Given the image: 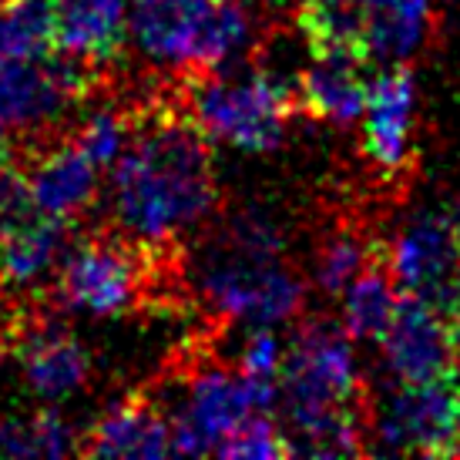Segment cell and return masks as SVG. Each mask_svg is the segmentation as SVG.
<instances>
[{
    "instance_id": "2",
    "label": "cell",
    "mask_w": 460,
    "mask_h": 460,
    "mask_svg": "<svg viewBox=\"0 0 460 460\" xmlns=\"http://www.w3.org/2000/svg\"><path fill=\"white\" fill-rule=\"evenodd\" d=\"M296 108V77L259 67L239 77L189 75V115L208 141H229L245 152H269L282 141Z\"/></svg>"
},
{
    "instance_id": "3",
    "label": "cell",
    "mask_w": 460,
    "mask_h": 460,
    "mask_svg": "<svg viewBox=\"0 0 460 460\" xmlns=\"http://www.w3.org/2000/svg\"><path fill=\"white\" fill-rule=\"evenodd\" d=\"M279 400L286 417L326 407H357L359 376L349 332L330 320H306L282 353Z\"/></svg>"
},
{
    "instance_id": "14",
    "label": "cell",
    "mask_w": 460,
    "mask_h": 460,
    "mask_svg": "<svg viewBox=\"0 0 460 460\" xmlns=\"http://www.w3.org/2000/svg\"><path fill=\"white\" fill-rule=\"evenodd\" d=\"M24 172L40 216L75 222L98 195V168L71 138L61 141L58 148L34 155Z\"/></svg>"
},
{
    "instance_id": "19",
    "label": "cell",
    "mask_w": 460,
    "mask_h": 460,
    "mask_svg": "<svg viewBox=\"0 0 460 460\" xmlns=\"http://www.w3.org/2000/svg\"><path fill=\"white\" fill-rule=\"evenodd\" d=\"M296 27L313 58H346L359 65L370 61L363 40V0H303L296 11Z\"/></svg>"
},
{
    "instance_id": "8",
    "label": "cell",
    "mask_w": 460,
    "mask_h": 460,
    "mask_svg": "<svg viewBox=\"0 0 460 460\" xmlns=\"http://www.w3.org/2000/svg\"><path fill=\"white\" fill-rule=\"evenodd\" d=\"M460 370L434 384H403L384 407L376 434L390 450L420 457H460Z\"/></svg>"
},
{
    "instance_id": "22",
    "label": "cell",
    "mask_w": 460,
    "mask_h": 460,
    "mask_svg": "<svg viewBox=\"0 0 460 460\" xmlns=\"http://www.w3.org/2000/svg\"><path fill=\"white\" fill-rule=\"evenodd\" d=\"M343 296V330L349 332V340H384L396 306L386 252L370 269H363L357 279L346 286Z\"/></svg>"
},
{
    "instance_id": "28",
    "label": "cell",
    "mask_w": 460,
    "mask_h": 460,
    "mask_svg": "<svg viewBox=\"0 0 460 460\" xmlns=\"http://www.w3.org/2000/svg\"><path fill=\"white\" fill-rule=\"evenodd\" d=\"M279 367H282L279 336L269 330V326H256V332L249 336V343L243 349L239 373L256 376V380H279Z\"/></svg>"
},
{
    "instance_id": "16",
    "label": "cell",
    "mask_w": 460,
    "mask_h": 460,
    "mask_svg": "<svg viewBox=\"0 0 460 460\" xmlns=\"http://www.w3.org/2000/svg\"><path fill=\"white\" fill-rule=\"evenodd\" d=\"M359 67H363L359 61L346 58H313V65L296 77V108L332 125L359 121L367 111V91H370Z\"/></svg>"
},
{
    "instance_id": "6",
    "label": "cell",
    "mask_w": 460,
    "mask_h": 460,
    "mask_svg": "<svg viewBox=\"0 0 460 460\" xmlns=\"http://www.w3.org/2000/svg\"><path fill=\"white\" fill-rule=\"evenodd\" d=\"M94 61L54 48L34 61H0V125L34 131L54 125L94 84Z\"/></svg>"
},
{
    "instance_id": "7",
    "label": "cell",
    "mask_w": 460,
    "mask_h": 460,
    "mask_svg": "<svg viewBox=\"0 0 460 460\" xmlns=\"http://www.w3.org/2000/svg\"><path fill=\"white\" fill-rule=\"evenodd\" d=\"M386 269L400 289L447 316L460 306V239L450 216H420L386 245Z\"/></svg>"
},
{
    "instance_id": "11",
    "label": "cell",
    "mask_w": 460,
    "mask_h": 460,
    "mask_svg": "<svg viewBox=\"0 0 460 460\" xmlns=\"http://www.w3.org/2000/svg\"><path fill=\"white\" fill-rule=\"evenodd\" d=\"M413 104H417V88L410 67L396 65L370 81L367 111H363V152L370 155L373 165L400 172L413 162L410 152Z\"/></svg>"
},
{
    "instance_id": "17",
    "label": "cell",
    "mask_w": 460,
    "mask_h": 460,
    "mask_svg": "<svg viewBox=\"0 0 460 460\" xmlns=\"http://www.w3.org/2000/svg\"><path fill=\"white\" fill-rule=\"evenodd\" d=\"M71 222L54 216H38L31 226L0 239V286L24 289L51 276L71 252Z\"/></svg>"
},
{
    "instance_id": "18",
    "label": "cell",
    "mask_w": 460,
    "mask_h": 460,
    "mask_svg": "<svg viewBox=\"0 0 460 460\" xmlns=\"http://www.w3.org/2000/svg\"><path fill=\"white\" fill-rule=\"evenodd\" d=\"M58 48L94 65L118 58L125 44V0H54Z\"/></svg>"
},
{
    "instance_id": "23",
    "label": "cell",
    "mask_w": 460,
    "mask_h": 460,
    "mask_svg": "<svg viewBox=\"0 0 460 460\" xmlns=\"http://www.w3.org/2000/svg\"><path fill=\"white\" fill-rule=\"evenodd\" d=\"M0 454L7 457H65L77 454V437L58 410H34L31 417L0 423Z\"/></svg>"
},
{
    "instance_id": "20",
    "label": "cell",
    "mask_w": 460,
    "mask_h": 460,
    "mask_svg": "<svg viewBox=\"0 0 460 460\" xmlns=\"http://www.w3.org/2000/svg\"><path fill=\"white\" fill-rule=\"evenodd\" d=\"M430 0H363V40L370 58L403 61L427 38Z\"/></svg>"
},
{
    "instance_id": "12",
    "label": "cell",
    "mask_w": 460,
    "mask_h": 460,
    "mask_svg": "<svg viewBox=\"0 0 460 460\" xmlns=\"http://www.w3.org/2000/svg\"><path fill=\"white\" fill-rule=\"evenodd\" d=\"M216 0H131V31L138 48L158 65L195 67Z\"/></svg>"
},
{
    "instance_id": "24",
    "label": "cell",
    "mask_w": 460,
    "mask_h": 460,
    "mask_svg": "<svg viewBox=\"0 0 460 460\" xmlns=\"http://www.w3.org/2000/svg\"><path fill=\"white\" fill-rule=\"evenodd\" d=\"M386 252L380 243H363L353 232H340L320 245L316 256V282L330 296H343L346 286L357 279L363 269H370Z\"/></svg>"
},
{
    "instance_id": "13",
    "label": "cell",
    "mask_w": 460,
    "mask_h": 460,
    "mask_svg": "<svg viewBox=\"0 0 460 460\" xmlns=\"http://www.w3.org/2000/svg\"><path fill=\"white\" fill-rule=\"evenodd\" d=\"M84 457H162L172 454V420L145 396H128L77 440Z\"/></svg>"
},
{
    "instance_id": "5",
    "label": "cell",
    "mask_w": 460,
    "mask_h": 460,
    "mask_svg": "<svg viewBox=\"0 0 460 460\" xmlns=\"http://www.w3.org/2000/svg\"><path fill=\"white\" fill-rule=\"evenodd\" d=\"M148 266L152 256L125 235H94L71 245L58 269V296L65 306L91 316H118L138 303Z\"/></svg>"
},
{
    "instance_id": "26",
    "label": "cell",
    "mask_w": 460,
    "mask_h": 460,
    "mask_svg": "<svg viewBox=\"0 0 460 460\" xmlns=\"http://www.w3.org/2000/svg\"><path fill=\"white\" fill-rule=\"evenodd\" d=\"M218 457H243V460H279L289 457V444L276 423L266 413H249L229 434L218 440Z\"/></svg>"
},
{
    "instance_id": "4",
    "label": "cell",
    "mask_w": 460,
    "mask_h": 460,
    "mask_svg": "<svg viewBox=\"0 0 460 460\" xmlns=\"http://www.w3.org/2000/svg\"><path fill=\"white\" fill-rule=\"evenodd\" d=\"M199 289L208 306L226 316H243L252 326H276L303 306V282L279 266V259H249L229 249H212L199 269Z\"/></svg>"
},
{
    "instance_id": "31",
    "label": "cell",
    "mask_w": 460,
    "mask_h": 460,
    "mask_svg": "<svg viewBox=\"0 0 460 460\" xmlns=\"http://www.w3.org/2000/svg\"><path fill=\"white\" fill-rule=\"evenodd\" d=\"M457 430H460V394H457Z\"/></svg>"
},
{
    "instance_id": "1",
    "label": "cell",
    "mask_w": 460,
    "mask_h": 460,
    "mask_svg": "<svg viewBox=\"0 0 460 460\" xmlns=\"http://www.w3.org/2000/svg\"><path fill=\"white\" fill-rule=\"evenodd\" d=\"M115 222L148 256L175 245L216 208L218 185L208 135L179 108H141L131 115L125 152L111 165Z\"/></svg>"
},
{
    "instance_id": "9",
    "label": "cell",
    "mask_w": 460,
    "mask_h": 460,
    "mask_svg": "<svg viewBox=\"0 0 460 460\" xmlns=\"http://www.w3.org/2000/svg\"><path fill=\"white\" fill-rule=\"evenodd\" d=\"M380 343L386 367L400 384H434L454 373L444 316L407 289L396 296L394 320Z\"/></svg>"
},
{
    "instance_id": "15",
    "label": "cell",
    "mask_w": 460,
    "mask_h": 460,
    "mask_svg": "<svg viewBox=\"0 0 460 460\" xmlns=\"http://www.w3.org/2000/svg\"><path fill=\"white\" fill-rule=\"evenodd\" d=\"M17 357L31 390L44 400H61L75 394L88 380L91 370L88 349L65 330H54L51 323L27 330V336L17 343Z\"/></svg>"
},
{
    "instance_id": "27",
    "label": "cell",
    "mask_w": 460,
    "mask_h": 460,
    "mask_svg": "<svg viewBox=\"0 0 460 460\" xmlns=\"http://www.w3.org/2000/svg\"><path fill=\"white\" fill-rule=\"evenodd\" d=\"M38 216L40 208L34 202L24 168H0V239H7L17 229L31 226Z\"/></svg>"
},
{
    "instance_id": "21",
    "label": "cell",
    "mask_w": 460,
    "mask_h": 460,
    "mask_svg": "<svg viewBox=\"0 0 460 460\" xmlns=\"http://www.w3.org/2000/svg\"><path fill=\"white\" fill-rule=\"evenodd\" d=\"M58 48L54 0H0V61H34Z\"/></svg>"
},
{
    "instance_id": "10",
    "label": "cell",
    "mask_w": 460,
    "mask_h": 460,
    "mask_svg": "<svg viewBox=\"0 0 460 460\" xmlns=\"http://www.w3.org/2000/svg\"><path fill=\"white\" fill-rule=\"evenodd\" d=\"M249 413H256V407L243 373L239 376L226 370L202 373L192 384L189 403L172 417V454L181 457L216 454L218 440Z\"/></svg>"
},
{
    "instance_id": "25",
    "label": "cell",
    "mask_w": 460,
    "mask_h": 460,
    "mask_svg": "<svg viewBox=\"0 0 460 460\" xmlns=\"http://www.w3.org/2000/svg\"><path fill=\"white\" fill-rule=\"evenodd\" d=\"M128 135H131V111L98 108V111H91L77 125L71 141L88 155L91 165L102 172V168H111L118 162V155L125 152V145H128Z\"/></svg>"
},
{
    "instance_id": "30",
    "label": "cell",
    "mask_w": 460,
    "mask_h": 460,
    "mask_svg": "<svg viewBox=\"0 0 460 460\" xmlns=\"http://www.w3.org/2000/svg\"><path fill=\"white\" fill-rule=\"evenodd\" d=\"M450 222H454V229H457V239H460V208L454 212V216H450Z\"/></svg>"
},
{
    "instance_id": "29",
    "label": "cell",
    "mask_w": 460,
    "mask_h": 460,
    "mask_svg": "<svg viewBox=\"0 0 460 460\" xmlns=\"http://www.w3.org/2000/svg\"><path fill=\"white\" fill-rule=\"evenodd\" d=\"M11 165V138H7V128L0 125V168Z\"/></svg>"
}]
</instances>
